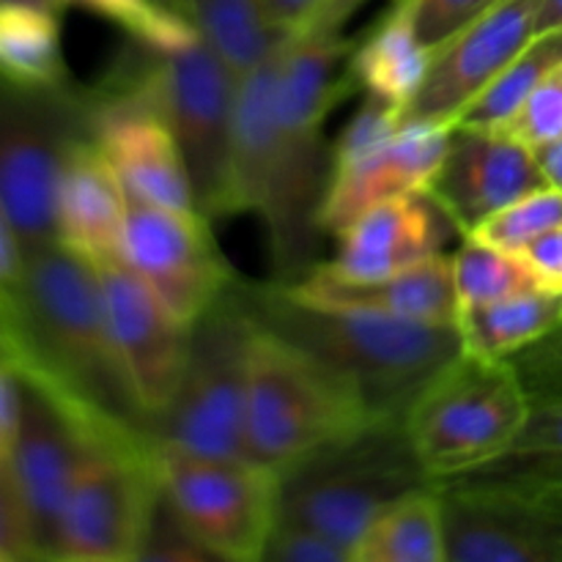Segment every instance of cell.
<instances>
[{"mask_svg":"<svg viewBox=\"0 0 562 562\" xmlns=\"http://www.w3.org/2000/svg\"><path fill=\"white\" fill-rule=\"evenodd\" d=\"M3 357L33 366L110 426L151 437L126 379L91 258L64 241L31 250L25 274L0 289Z\"/></svg>","mask_w":562,"mask_h":562,"instance_id":"1","label":"cell"},{"mask_svg":"<svg viewBox=\"0 0 562 562\" xmlns=\"http://www.w3.org/2000/svg\"><path fill=\"white\" fill-rule=\"evenodd\" d=\"M252 318L344 373L373 420L406 417L417 395L464 351L456 324H420L366 307L318 305L285 283H247Z\"/></svg>","mask_w":562,"mask_h":562,"instance_id":"2","label":"cell"},{"mask_svg":"<svg viewBox=\"0 0 562 562\" xmlns=\"http://www.w3.org/2000/svg\"><path fill=\"white\" fill-rule=\"evenodd\" d=\"M404 417L371 420L280 470V521L355 549L393 499L431 486Z\"/></svg>","mask_w":562,"mask_h":562,"instance_id":"3","label":"cell"},{"mask_svg":"<svg viewBox=\"0 0 562 562\" xmlns=\"http://www.w3.org/2000/svg\"><path fill=\"white\" fill-rule=\"evenodd\" d=\"M371 420L360 390L344 373L256 322L247 376V459L280 472Z\"/></svg>","mask_w":562,"mask_h":562,"instance_id":"4","label":"cell"},{"mask_svg":"<svg viewBox=\"0 0 562 562\" xmlns=\"http://www.w3.org/2000/svg\"><path fill=\"white\" fill-rule=\"evenodd\" d=\"M530 398L510 360L461 351L406 412L415 453L437 483L503 459L530 420Z\"/></svg>","mask_w":562,"mask_h":562,"instance_id":"5","label":"cell"},{"mask_svg":"<svg viewBox=\"0 0 562 562\" xmlns=\"http://www.w3.org/2000/svg\"><path fill=\"white\" fill-rule=\"evenodd\" d=\"M256 329L241 278L192 324L190 355L173 401L151 423L154 442L203 456L247 459L245 412Z\"/></svg>","mask_w":562,"mask_h":562,"instance_id":"6","label":"cell"},{"mask_svg":"<svg viewBox=\"0 0 562 562\" xmlns=\"http://www.w3.org/2000/svg\"><path fill=\"white\" fill-rule=\"evenodd\" d=\"M93 137L86 91L16 88L0 104V220L27 250L58 239V190L71 148Z\"/></svg>","mask_w":562,"mask_h":562,"instance_id":"7","label":"cell"},{"mask_svg":"<svg viewBox=\"0 0 562 562\" xmlns=\"http://www.w3.org/2000/svg\"><path fill=\"white\" fill-rule=\"evenodd\" d=\"M159 488L187 530L234 562L263 560L280 516V472L250 459L203 456L154 445Z\"/></svg>","mask_w":562,"mask_h":562,"instance_id":"8","label":"cell"},{"mask_svg":"<svg viewBox=\"0 0 562 562\" xmlns=\"http://www.w3.org/2000/svg\"><path fill=\"white\" fill-rule=\"evenodd\" d=\"M239 82L241 77L201 31L179 47L157 49V113L184 154L195 209L209 220L231 214V148Z\"/></svg>","mask_w":562,"mask_h":562,"instance_id":"9","label":"cell"},{"mask_svg":"<svg viewBox=\"0 0 562 562\" xmlns=\"http://www.w3.org/2000/svg\"><path fill=\"white\" fill-rule=\"evenodd\" d=\"M154 445L102 439L75 477L55 562H140L159 499Z\"/></svg>","mask_w":562,"mask_h":562,"instance_id":"10","label":"cell"},{"mask_svg":"<svg viewBox=\"0 0 562 562\" xmlns=\"http://www.w3.org/2000/svg\"><path fill=\"white\" fill-rule=\"evenodd\" d=\"M124 261L187 327H192L239 278L214 241L209 217L201 212L154 206L132 195Z\"/></svg>","mask_w":562,"mask_h":562,"instance_id":"11","label":"cell"},{"mask_svg":"<svg viewBox=\"0 0 562 562\" xmlns=\"http://www.w3.org/2000/svg\"><path fill=\"white\" fill-rule=\"evenodd\" d=\"M93 263L102 280L115 351L148 423H154L179 387L190 355L192 327L176 318L157 291L124 258Z\"/></svg>","mask_w":562,"mask_h":562,"instance_id":"12","label":"cell"},{"mask_svg":"<svg viewBox=\"0 0 562 562\" xmlns=\"http://www.w3.org/2000/svg\"><path fill=\"white\" fill-rule=\"evenodd\" d=\"M541 0H497L475 22L434 53L426 82L404 110V121L453 126L497 80L505 66L538 36Z\"/></svg>","mask_w":562,"mask_h":562,"instance_id":"13","label":"cell"},{"mask_svg":"<svg viewBox=\"0 0 562 562\" xmlns=\"http://www.w3.org/2000/svg\"><path fill=\"white\" fill-rule=\"evenodd\" d=\"M541 187H549V179L538 151L508 130L453 126L448 157L428 192L467 236L494 212Z\"/></svg>","mask_w":562,"mask_h":562,"instance_id":"14","label":"cell"},{"mask_svg":"<svg viewBox=\"0 0 562 562\" xmlns=\"http://www.w3.org/2000/svg\"><path fill=\"white\" fill-rule=\"evenodd\" d=\"M453 126L437 121H404L401 130L368 157L335 168L322 206L324 234H344L360 214L395 198L431 190Z\"/></svg>","mask_w":562,"mask_h":562,"instance_id":"15","label":"cell"},{"mask_svg":"<svg viewBox=\"0 0 562 562\" xmlns=\"http://www.w3.org/2000/svg\"><path fill=\"white\" fill-rule=\"evenodd\" d=\"M453 234H461L431 192L379 203L338 234V256L322 261L338 278L376 280L404 272L434 256Z\"/></svg>","mask_w":562,"mask_h":562,"instance_id":"16","label":"cell"},{"mask_svg":"<svg viewBox=\"0 0 562 562\" xmlns=\"http://www.w3.org/2000/svg\"><path fill=\"white\" fill-rule=\"evenodd\" d=\"M296 296L318 305L366 307L420 324L459 322V289H456L453 256H434L404 272L376 280L338 278L318 263L300 283H285Z\"/></svg>","mask_w":562,"mask_h":562,"instance_id":"17","label":"cell"},{"mask_svg":"<svg viewBox=\"0 0 562 562\" xmlns=\"http://www.w3.org/2000/svg\"><path fill=\"white\" fill-rule=\"evenodd\" d=\"M93 140L132 198L179 212H198L184 154L162 115L143 110L108 113L93 121Z\"/></svg>","mask_w":562,"mask_h":562,"instance_id":"18","label":"cell"},{"mask_svg":"<svg viewBox=\"0 0 562 562\" xmlns=\"http://www.w3.org/2000/svg\"><path fill=\"white\" fill-rule=\"evenodd\" d=\"M130 192L93 137L66 159L58 190V239L91 261L124 258Z\"/></svg>","mask_w":562,"mask_h":562,"instance_id":"19","label":"cell"},{"mask_svg":"<svg viewBox=\"0 0 562 562\" xmlns=\"http://www.w3.org/2000/svg\"><path fill=\"white\" fill-rule=\"evenodd\" d=\"M434 49L417 33L409 0H393L390 14L351 53L349 71L357 88L404 113L426 82Z\"/></svg>","mask_w":562,"mask_h":562,"instance_id":"20","label":"cell"},{"mask_svg":"<svg viewBox=\"0 0 562 562\" xmlns=\"http://www.w3.org/2000/svg\"><path fill=\"white\" fill-rule=\"evenodd\" d=\"M351 562H448L439 483L415 488L379 510L357 538Z\"/></svg>","mask_w":562,"mask_h":562,"instance_id":"21","label":"cell"},{"mask_svg":"<svg viewBox=\"0 0 562 562\" xmlns=\"http://www.w3.org/2000/svg\"><path fill=\"white\" fill-rule=\"evenodd\" d=\"M562 324V291L532 289L508 300L461 307L459 327L464 351L486 360H508Z\"/></svg>","mask_w":562,"mask_h":562,"instance_id":"22","label":"cell"},{"mask_svg":"<svg viewBox=\"0 0 562 562\" xmlns=\"http://www.w3.org/2000/svg\"><path fill=\"white\" fill-rule=\"evenodd\" d=\"M60 14L36 5L0 3V66L3 82L16 88L69 86L64 49H60Z\"/></svg>","mask_w":562,"mask_h":562,"instance_id":"23","label":"cell"},{"mask_svg":"<svg viewBox=\"0 0 562 562\" xmlns=\"http://www.w3.org/2000/svg\"><path fill=\"white\" fill-rule=\"evenodd\" d=\"M190 20L239 77L283 38L269 20L267 0H192Z\"/></svg>","mask_w":562,"mask_h":562,"instance_id":"24","label":"cell"},{"mask_svg":"<svg viewBox=\"0 0 562 562\" xmlns=\"http://www.w3.org/2000/svg\"><path fill=\"white\" fill-rule=\"evenodd\" d=\"M562 60V31L538 33L508 66L503 75L459 115L453 126L472 130H505L527 102L538 82Z\"/></svg>","mask_w":562,"mask_h":562,"instance_id":"25","label":"cell"},{"mask_svg":"<svg viewBox=\"0 0 562 562\" xmlns=\"http://www.w3.org/2000/svg\"><path fill=\"white\" fill-rule=\"evenodd\" d=\"M453 272L461 307L488 305L521 291L543 289L525 258L486 245L475 236H461V247L453 256Z\"/></svg>","mask_w":562,"mask_h":562,"instance_id":"26","label":"cell"},{"mask_svg":"<svg viewBox=\"0 0 562 562\" xmlns=\"http://www.w3.org/2000/svg\"><path fill=\"white\" fill-rule=\"evenodd\" d=\"M562 225V190L560 187H541V190L530 192V195L519 198V201L508 203L505 209L494 212L492 217L483 220L472 234L475 239L486 241V245L499 247L519 256L521 250L541 239L549 231Z\"/></svg>","mask_w":562,"mask_h":562,"instance_id":"27","label":"cell"},{"mask_svg":"<svg viewBox=\"0 0 562 562\" xmlns=\"http://www.w3.org/2000/svg\"><path fill=\"white\" fill-rule=\"evenodd\" d=\"M66 3H80L108 16L115 25L124 27L135 42L154 49L179 47L198 33L192 20L165 9L157 0H66Z\"/></svg>","mask_w":562,"mask_h":562,"instance_id":"28","label":"cell"},{"mask_svg":"<svg viewBox=\"0 0 562 562\" xmlns=\"http://www.w3.org/2000/svg\"><path fill=\"white\" fill-rule=\"evenodd\" d=\"M401 124H404V113L398 108L366 93L357 113L351 115V121L344 126L338 140H335L333 170L346 168V165L357 162V159L382 148L401 130Z\"/></svg>","mask_w":562,"mask_h":562,"instance_id":"29","label":"cell"},{"mask_svg":"<svg viewBox=\"0 0 562 562\" xmlns=\"http://www.w3.org/2000/svg\"><path fill=\"white\" fill-rule=\"evenodd\" d=\"M505 130L532 151L562 140V60L536 86Z\"/></svg>","mask_w":562,"mask_h":562,"instance_id":"30","label":"cell"},{"mask_svg":"<svg viewBox=\"0 0 562 562\" xmlns=\"http://www.w3.org/2000/svg\"><path fill=\"white\" fill-rule=\"evenodd\" d=\"M519 373L530 406L560 404L562 401V324L552 333L538 338L527 349L508 357Z\"/></svg>","mask_w":562,"mask_h":562,"instance_id":"31","label":"cell"},{"mask_svg":"<svg viewBox=\"0 0 562 562\" xmlns=\"http://www.w3.org/2000/svg\"><path fill=\"white\" fill-rule=\"evenodd\" d=\"M505 459L538 472L562 475V401L536 406L530 412L525 431L519 434Z\"/></svg>","mask_w":562,"mask_h":562,"instance_id":"32","label":"cell"},{"mask_svg":"<svg viewBox=\"0 0 562 562\" xmlns=\"http://www.w3.org/2000/svg\"><path fill=\"white\" fill-rule=\"evenodd\" d=\"M181 562V560H212V552L187 530L184 521L168 503V497L159 488L157 508H154L151 527H148L146 547H143L140 562Z\"/></svg>","mask_w":562,"mask_h":562,"instance_id":"33","label":"cell"},{"mask_svg":"<svg viewBox=\"0 0 562 562\" xmlns=\"http://www.w3.org/2000/svg\"><path fill=\"white\" fill-rule=\"evenodd\" d=\"M417 33L437 53L445 42L475 22L497 0H409Z\"/></svg>","mask_w":562,"mask_h":562,"instance_id":"34","label":"cell"},{"mask_svg":"<svg viewBox=\"0 0 562 562\" xmlns=\"http://www.w3.org/2000/svg\"><path fill=\"white\" fill-rule=\"evenodd\" d=\"M263 560L267 562H351V554L349 549L329 541V538L318 536V532L307 530V527L278 519L272 536H269L267 549H263Z\"/></svg>","mask_w":562,"mask_h":562,"instance_id":"35","label":"cell"},{"mask_svg":"<svg viewBox=\"0 0 562 562\" xmlns=\"http://www.w3.org/2000/svg\"><path fill=\"white\" fill-rule=\"evenodd\" d=\"M0 562H38L31 519L5 477H0Z\"/></svg>","mask_w":562,"mask_h":562,"instance_id":"36","label":"cell"},{"mask_svg":"<svg viewBox=\"0 0 562 562\" xmlns=\"http://www.w3.org/2000/svg\"><path fill=\"white\" fill-rule=\"evenodd\" d=\"M519 256L530 263V269L536 272L538 283L543 289L562 291V225L532 241Z\"/></svg>","mask_w":562,"mask_h":562,"instance_id":"37","label":"cell"},{"mask_svg":"<svg viewBox=\"0 0 562 562\" xmlns=\"http://www.w3.org/2000/svg\"><path fill=\"white\" fill-rule=\"evenodd\" d=\"M267 3H269V20H272L274 31L285 36V33L300 31L324 0H267Z\"/></svg>","mask_w":562,"mask_h":562,"instance_id":"38","label":"cell"},{"mask_svg":"<svg viewBox=\"0 0 562 562\" xmlns=\"http://www.w3.org/2000/svg\"><path fill=\"white\" fill-rule=\"evenodd\" d=\"M538 162H541L543 173H547L549 184L560 187L562 190V140L552 143V146L538 151Z\"/></svg>","mask_w":562,"mask_h":562,"instance_id":"39","label":"cell"},{"mask_svg":"<svg viewBox=\"0 0 562 562\" xmlns=\"http://www.w3.org/2000/svg\"><path fill=\"white\" fill-rule=\"evenodd\" d=\"M562 31V0H541L538 9V33Z\"/></svg>","mask_w":562,"mask_h":562,"instance_id":"40","label":"cell"},{"mask_svg":"<svg viewBox=\"0 0 562 562\" xmlns=\"http://www.w3.org/2000/svg\"><path fill=\"white\" fill-rule=\"evenodd\" d=\"M3 3L36 5V9H47V11H55V14H60V11H64V5H69V3H66V0H3Z\"/></svg>","mask_w":562,"mask_h":562,"instance_id":"41","label":"cell"},{"mask_svg":"<svg viewBox=\"0 0 562 562\" xmlns=\"http://www.w3.org/2000/svg\"><path fill=\"white\" fill-rule=\"evenodd\" d=\"M159 5H165V9H170V11H176V14H181V16H187V20H190V14H192V0H157Z\"/></svg>","mask_w":562,"mask_h":562,"instance_id":"42","label":"cell"}]
</instances>
